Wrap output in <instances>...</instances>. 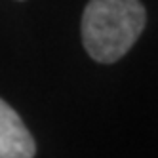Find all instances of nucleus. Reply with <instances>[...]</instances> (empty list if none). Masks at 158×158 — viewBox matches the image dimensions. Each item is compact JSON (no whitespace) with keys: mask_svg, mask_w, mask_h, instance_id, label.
<instances>
[{"mask_svg":"<svg viewBox=\"0 0 158 158\" xmlns=\"http://www.w3.org/2000/svg\"><path fill=\"white\" fill-rule=\"evenodd\" d=\"M36 145L21 116L0 99V158H31Z\"/></svg>","mask_w":158,"mask_h":158,"instance_id":"2","label":"nucleus"},{"mask_svg":"<svg viewBox=\"0 0 158 158\" xmlns=\"http://www.w3.org/2000/svg\"><path fill=\"white\" fill-rule=\"evenodd\" d=\"M147 23L139 0H89L82 14V42L97 63L124 57Z\"/></svg>","mask_w":158,"mask_h":158,"instance_id":"1","label":"nucleus"}]
</instances>
